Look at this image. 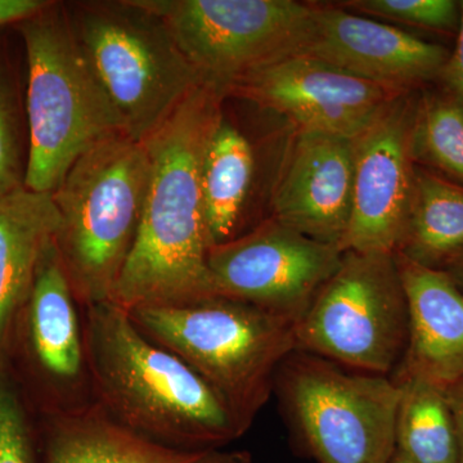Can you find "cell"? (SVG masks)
<instances>
[{"label":"cell","instance_id":"cell-1","mask_svg":"<svg viewBox=\"0 0 463 463\" xmlns=\"http://www.w3.org/2000/svg\"><path fill=\"white\" fill-rule=\"evenodd\" d=\"M223 90L196 88L146 139L151 176L141 223L109 301L128 312L219 297L207 252L201 172L223 118Z\"/></svg>","mask_w":463,"mask_h":463},{"label":"cell","instance_id":"cell-2","mask_svg":"<svg viewBox=\"0 0 463 463\" xmlns=\"http://www.w3.org/2000/svg\"><path fill=\"white\" fill-rule=\"evenodd\" d=\"M85 361L103 410L138 434L179 449H223L242 437L227 405L112 301L87 307Z\"/></svg>","mask_w":463,"mask_h":463},{"label":"cell","instance_id":"cell-3","mask_svg":"<svg viewBox=\"0 0 463 463\" xmlns=\"http://www.w3.org/2000/svg\"><path fill=\"white\" fill-rule=\"evenodd\" d=\"M129 313L148 339L203 377L243 434L272 397L279 365L297 350L294 322L233 298Z\"/></svg>","mask_w":463,"mask_h":463},{"label":"cell","instance_id":"cell-4","mask_svg":"<svg viewBox=\"0 0 463 463\" xmlns=\"http://www.w3.org/2000/svg\"><path fill=\"white\" fill-rule=\"evenodd\" d=\"M17 25L27 60L24 185L53 194L84 152L125 134L123 123L79 45L65 3L50 2Z\"/></svg>","mask_w":463,"mask_h":463},{"label":"cell","instance_id":"cell-5","mask_svg":"<svg viewBox=\"0 0 463 463\" xmlns=\"http://www.w3.org/2000/svg\"><path fill=\"white\" fill-rule=\"evenodd\" d=\"M151 160L125 134L84 152L53 192L62 228L56 246L76 300L108 301L136 241Z\"/></svg>","mask_w":463,"mask_h":463},{"label":"cell","instance_id":"cell-6","mask_svg":"<svg viewBox=\"0 0 463 463\" xmlns=\"http://www.w3.org/2000/svg\"><path fill=\"white\" fill-rule=\"evenodd\" d=\"M66 11L125 136L134 141L145 142L205 84L143 0L72 2Z\"/></svg>","mask_w":463,"mask_h":463},{"label":"cell","instance_id":"cell-7","mask_svg":"<svg viewBox=\"0 0 463 463\" xmlns=\"http://www.w3.org/2000/svg\"><path fill=\"white\" fill-rule=\"evenodd\" d=\"M301 450L317 463H389L401 390L392 376L358 373L294 350L274 392Z\"/></svg>","mask_w":463,"mask_h":463},{"label":"cell","instance_id":"cell-8","mask_svg":"<svg viewBox=\"0 0 463 463\" xmlns=\"http://www.w3.org/2000/svg\"><path fill=\"white\" fill-rule=\"evenodd\" d=\"M410 334L395 254L344 251L339 268L295 326L297 350L358 373L392 376Z\"/></svg>","mask_w":463,"mask_h":463},{"label":"cell","instance_id":"cell-9","mask_svg":"<svg viewBox=\"0 0 463 463\" xmlns=\"http://www.w3.org/2000/svg\"><path fill=\"white\" fill-rule=\"evenodd\" d=\"M143 3L163 18L203 83L224 93L242 76L303 53L316 14V5L294 0Z\"/></svg>","mask_w":463,"mask_h":463},{"label":"cell","instance_id":"cell-10","mask_svg":"<svg viewBox=\"0 0 463 463\" xmlns=\"http://www.w3.org/2000/svg\"><path fill=\"white\" fill-rule=\"evenodd\" d=\"M343 251L304 236L270 216L255 230L207 252L219 297L300 321L339 268Z\"/></svg>","mask_w":463,"mask_h":463},{"label":"cell","instance_id":"cell-11","mask_svg":"<svg viewBox=\"0 0 463 463\" xmlns=\"http://www.w3.org/2000/svg\"><path fill=\"white\" fill-rule=\"evenodd\" d=\"M419 96L401 94L353 138L354 187L343 252L397 254L403 243L417 167L412 134Z\"/></svg>","mask_w":463,"mask_h":463},{"label":"cell","instance_id":"cell-12","mask_svg":"<svg viewBox=\"0 0 463 463\" xmlns=\"http://www.w3.org/2000/svg\"><path fill=\"white\" fill-rule=\"evenodd\" d=\"M225 93L282 115L297 132L349 139L364 132L389 103L403 94L306 54L250 72Z\"/></svg>","mask_w":463,"mask_h":463},{"label":"cell","instance_id":"cell-13","mask_svg":"<svg viewBox=\"0 0 463 463\" xmlns=\"http://www.w3.org/2000/svg\"><path fill=\"white\" fill-rule=\"evenodd\" d=\"M301 54L407 93L438 80L450 52L340 5H316L312 35Z\"/></svg>","mask_w":463,"mask_h":463},{"label":"cell","instance_id":"cell-14","mask_svg":"<svg viewBox=\"0 0 463 463\" xmlns=\"http://www.w3.org/2000/svg\"><path fill=\"white\" fill-rule=\"evenodd\" d=\"M353 187V139L297 132L274 183L272 218L341 250L352 216Z\"/></svg>","mask_w":463,"mask_h":463},{"label":"cell","instance_id":"cell-15","mask_svg":"<svg viewBox=\"0 0 463 463\" xmlns=\"http://www.w3.org/2000/svg\"><path fill=\"white\" fill-rule=\"evenodd\" d=\"M407 297L410 334L392 379L447 389L463 377V291L444 270L395 254Z\"/></svg>","mask_w":463,"mask_h":463},{"label":"cell","instance_id":"cell-16","mask_svg":"<svg viewBox=\"0 0 463 463\" xmlns=\"http://www.w3.org/2000/svg\"><path fill=\"white\" fill-rule=\"evenodd\" d=\"M248 450L165 446L116 421L99 404L57 414L44 440V463H251Z\"/></svg>","mask_w":463,"mask_h":463},{"label":"cell","instance_id":"cell-17","mask_svg":"<svg viewBox=\"0 0 463 463\" xmlns=\"http://www.w3.org/2000/svg\"><path fill=\"white\" fill-rule=\"evenodd\" d=\"M61 228L52 192L23 185L0 196V354L17 310L29 298L43 255Z\"/></svg>","mask_w":463,"mask_h":463},{"label":"cell","instance_id":"cell-18","mask_svg":"<svg viewBox=\"0 0 463 463\" xmlns=\"http://www.w3.org/2000/svg\"><path fill=\"white\" fill-rule=\"evenodd\" d=\"M27 300L30 339L39 364L61 383L78 380L87 367L84 337L79 327L74 289L56 242L43 255Z\"/></svg>","mask_w":463,"mask_h":463},{"label":"cell","instance_id":"cell-19","mask_svg":"<svg viewBox=\"0 0 463 463\" xmlns=\"http://www.w3.org/2000/svg\"><path fill=\"white\" fill-rule=\"evenodd\" d=\"M252 147L223 116L203 158L201 172L203 216L210 248L233 239L251 187Z\"/></svg>","mask_w":463,"mask_h":463},{"label":"cell","instance_id":"cell-20","mask_svg":"<svg viewBox=\"0 0 463 463\" xmlns=\"http://www.w3.org/2000/svg\"><path fill=\"white\" fill-rule=\"evenodd\" d=\"M463 251V185L417 165L407 234L397 254L443 269Z\"/></svg>","mask_w":463,"mask_h":463},{"label":"cell","instance_id":"cell-21","mask_svg":"<svg viewBox=\"0 0 463 463\" xmlns=\"http://www.w3.org/2000/svg\"><path fill=\"white\" fill-rule=\"evenodd\" d=\"M401 390L395 446L416 463H459L458 438L446 390L413 377L394 379Z\"/></svg>","mask_w":463,"mask_h":463},{"label":"cell","instance_id":"cell-22","mask_svg":"<svg viewBox=\"0 0 463 463\" xmlns=\"http://www.w3.org/2000/svg\"><path fill=\"white\" fill-rule=\"evenodd\" d=\"M416 165L463 185V103L444 90L420 93L412 134Z\"/></svg>","mask_w":463,"mask_h":463},{"label":"cell","instance_id":"cell-23","mask_svg":"<svg viewBox=\"0 0 463 463\" xmlns=\"http://www.w3.org/2000/svg\"><path fill=\"white\" fill-rule=\"evenodd\" d=\"M341 7L443 33H457L461 23V2L455 0H352Z\"/></svg>","mask_w":463,"mask_h":463},{"label":"cell","instance_id":"cell-24","mask_svg":"<svg viewBox=\"0 0 463 463\" xmlns=\"http://www.w3.org/2000/svg\"><path fill=\"white\" fill-rule=\"evenodd\" d=\"M16 97L0 67V196L23 187L26 163Z\"/></svg>","mask_w":463,"mask_h":463},{"label":"cell","instance_id":"cell-25","mask_svg":"<svg viewBox=\"0 0 463 463\" xmlns=\"http://www.w3.org/2000/svg\"><path fill=\"white\" fill-rule=\"evenodd\" d=\"M0 463H38L25 411L16 389L0 370Z\"/></svg>","mask_w":463,"mask_h":463},{"label":"cell","instance_id":"cell-26","mask_svg":"<svg viewBox=\"0 0 463 463\" xmlns=\"http://www.w3.org/2000/svg\"><path fill=\"white\" fill-rule=\"evenodd\" d=\"M438 80L443 83L446 90L463 103V2H461V23L457 32L456 47L453 52H450Z\"/></svg>","mask_w":463,"mask_h":463},{"label":"cell","instance_id":"cell-27","mask_svg":"<svg viewBox=\"0 0 463 463\" xmlns=\"http://www.w3.org/2000/svg\"><path fill=\"white\" fill-rule=\"evenodd\" d=\"M48 3L47 0H0V26L23 23Z\"/></svg>","mask_w":463,"mask_h":463},{"label":"cell","instance_id":"cell-28","mask_svg":"<svg viewBox=\"0 0 463 463\" xmlns=\"http://www.w3.org/2000/svg\"><path fill=\"white\" fill-rule=\"evenodd\" d=\"M444 390L458 438L459 463H463V377Z\"/></svg>","mask_w":463,"mask_h":463},{"label":"cell","instance_id":"cell-29","mask_svg":"<svg viewBox=\"0 0 463 463\" xmlns=\"http://www.w3.org/2000/svg\"><path fill=\"white\" fill-rule=\"evenodd\" d=\"M440 270H444V272L452 279V281L463 291V251L459 252L457 257L453 258L452 260Z\"/></svg>","mask_w":463,"mask_h":463},{"label":"cell","instance_id":"cell-30","mask_svg":"<svg viewBox=\"0 0 463 463\" xmlns=\"http://www.w3.org/2000/svg\"><path fill=\"white\" fill-rule=\"evenodd\" d=\"M389 463H416L413 462L412 459L407 458V457L399 453L398 450H395L394 456L390 459Z\"/></svg>","mask_w":463,"mask_h":463}]
</instances>
